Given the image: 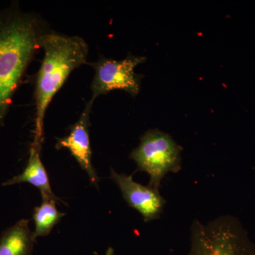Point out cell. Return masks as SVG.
Masks as SVG:
<instances>
[{
  "label": "cell",
  "mask_w": 255,
  "mask_h": 255,
  "mask_svg": "<svg viewBox=\"0 0 255 255\" xmlns=\"http://www.w3.org/2000/svg\"><path fill=\"white\" fill-rule=\"evenodd\" d=\"M145 60V57L132 54L121 60L100 55L97 61L89 63L95 70L91 84L92 100L113 90H123L132 97L138 95L142 76L135 73L134 69Z\"/></svg>",
  "instance_id": "cell-5"
},
{
  "label": "cell",
  "mask_w": 255,
  "mask_h": 255,
  "mask_svg": "<svg viewBox=\"0 0 255 255\" xmlns=\"http://www.w3.org/2000/svg\"><path fill=\"white\" fill-rule=\"evenodd\" d=\"M182 151V147L169 134L151 129L140 137V144L132 151L130 158L135 161L137 170L150 175L149 186L159 191L166 174L180 170Z\"/></svg>",
  "instance_id": "cell-4"
},
{
  "label": "cell",
  "mask_w": 255,
  "mask_h": 255,
  "mask_svg": "<svg viewBox=\"0 0 255 255\" xmlns=\"http://www.w3.org/2000/svg\"><path fill=\"white\" fill-rule=\"evenodd\" d=\"M56 203L55 201L45 199L41 205L35 208L33 215L36 226L33 233L35 239L48 236L55 225L65 216L57 209Z\"/></svg>",
  "instance_id": "cell-10"
},
{
  "label": "cell",
  "mask_w": 255,
  "mask_h": 255,
  "mask_svg": "<svg viewBox=\"0 0 255 255\" xmlns=\"http://www.w3.org/2000/svg\"><path fill=\"white\" fill-rule=\"evenodd\" d=\"M41 48L44 55L35 85L36 128L33 140L40 144L43 140V122L48 106L72 72L87 63L89 53L88 44L82 37L50 30L43 37Z\"/></svg>",
  "instance_id": "cell-2"
},
{
  "label": "cell",
  "mask_w": 255,
  "mask_h": 255,
  "mask_svg": "<svg viewBox=\"0 0 255 255\" xmlns=\"http://www.w3.org/2000/svg\"><path fill=\"white\" fill-rule=\"evenodd\" d=\"M50 31L39 15L21 9L17 2L0 10V128L23 76Z\"/></svg>",
  "instance_id": "cell-1"
},
{
  "label": "cell",
  "mask_w": 255,
  "mask_h": 255,
  "mask_svg": "<svg viewBox=\"0 0 255 255\" xmlns=\"http://www.w3.org/2000/svg\"><path fill=\"white\" fill-rule=\"evenodd\" d=\"M35 240L29 221L20 220L0 236V255H31Z\"/></svg>",
  "instance_id": "cell-9"
},
{
  "label": "cell",
  "mask_w": 255,
  "mask_h": 255,
  "mask_svg": "<svg viewBox=\"0 0 255 255\" xmlns=\"http://www.w3.org/2000/svg\"><path fill=\"white\" fill-rule=\"evenodd\" d=\"M41 144L33 142L29 151L27 164L22 173L14 176L3 183L2 186H11L27 182L41 191L43 200L61 201L52 191L48 174L40 157Z\"/></svg>",
  "instance_id": "cell-8"
},
{
  "label": "cell",
  "mask_w": 255,
  "mask_h": 255,
  "mask_svg": "<svg viewBox=\"0 0 255 255\" xmlns=\"http://www.w3.org/2000/svg\"><path fill=\"white\" fill-rule=\"evenodd\" d=\"M187 255H255V243L239 219L231 215L206 224L194 220Z\"/></svg>",
  "instance_id": "cell-3"
},
{
  "label": "cell",
  "mask_w": 255,
  "mask_h": 255,
  "mask_svg": "<svg viewBox=\"0 0 255 255\" xmlns=\"http://www.w3.org/2000/svg\"><path fill=\"white\" fill-rule=\"evenodd\" d=\"M111 178L120 189L127 204L142 215L145 222L160 217L166 201L159 191L135 182L132 175L117 173L113 169H111Z\"/></svg>",
  "instance_id": "cell-6"
},
{
  "label": "cell",
  "mask_w": 255,
  "mask_h": 255,
  "mask_svg": "<svg viewBox=\"0 0 255 255\" xmlns=\"http://www.w3.org/2000/svg\"><path fill=\"white\" fill-rule=\"evenodd\" d=\"M95 255H98L97 253H95ZM106 255H114V250L112 249V248H110L108 249V251H107V254Z\"/></svg>",
  "instance_id": "cell-11"
},
{
  "label": "cell",
  "mask_w": 255,
  "mask_h": 255,
  "mask_svg": "<svg viewBox=\"0 0 255 255\" xmlns=\"http://www.w3.org/2000/svg\"><path fill=\"white\" fill-rule=\"evenodd\" d=\"M94 102L95 100L91 99L87 102L78 122L70 127L68 135L58 139L55 147L58 150L68 149L81 168L88 174L92 184L98 187L99 177L92 163L91 144L89 134L90 114Z\"/></svg>",
  "instance_id": "cell-7"
}]
</instances>
